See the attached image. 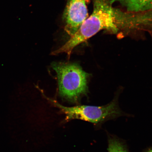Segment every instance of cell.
<instances>
[{"instance_id": "7", "label": "cell", "mask_w": 152, "mask_h": 152, "mask_svg": "<svg viewBox=\"0 0 152 152\" xmlns=\"http://www.w3.org/2000/svg\"><path fill=\"white\" fill-rule=\"evenodd\" d=\"M147 152H152V148L151 149H149Z\"/></svg>"}, {"instance_id": "1", "label": "cell", "mask_w": 152, "mask_h": 152, "mask_svg": "<svg viewBox=\"0 0 152 152\" xmlns=\"http://www.w3.org/2000/svg\"><path fill=\"white\" fill-rule=\"evenodd\" d=\"M118 14L104 0H94V11L91 16L85 20L65 44L52 52V54L65 53L70 57L76 47L100 30L106 29L116 33L121 23Z\"/></svg>"}, {"instance_id": "5", "label": "cell", "mask_w": 152, "mask_h": 152, "mask_svg": "<svg viewBox=\"0 0 152 152\" xmlns=\"http://www.w3.org/2000/svg\"><path fill=\"white\" fill-rule=\"evenodd\" d=\"M109 1L111 3L118 2L131 11H143L152 8V0H109Z\"/></svg>"}, {"instance_id": "3", "label": "cell", "mask_w": 152, "mask_h": 152, "mask_svg": "<svg viewBox=\"0 0 152 152\" xmlns=\"http://www.w3.org/2000/svg\"><path fill=\"white\" fill-rule=\"evenodd\" d=\"M45 97L66 115L65 121L78 119L97 124L116 118L122 114L115 99L102 106L80 105L67 107L61 105L56 100Z\"/></svg>"}, {"instance_id": "2", "label": "cell", "mask_w": 152, "mask_h": 152, "mask_svg": "<svg viewBox=\"0 0 152 152\" xmlns=\"http://www.w3.org/2000/svg\"><path fill=\"white\" fill-rule=\"evenodd\" d=\"M52 66L57 73L60 96L72 103H78L88 92V74L76 63L54 62Z\"/></svg>"}, {"instance_id": "4", "label": "cell", "mask_w": 152, "mask_h": 152, "mask_svg": "<svg viewBox=\"0 0 152 152\" xmlns=\"http://www.w3.org/2000/svg\"><path fill=\"white\" fill-rule=\"evenodd\" d=\"M88 0H68L64 10L63 19L64 29L72 37L88 18L87 3Z\"/></svg>"}, {"instance_id": "6", "label": "cell", "mask_w": 152, "mask_h": 152, "mask_svg": "<svg viewBox=\"0 0 152 152\" xmlns=\"http://www.w3.org/2000/svg\"><path fill=\"white\" fill-rule=\"evenodd\" d=\"M108 152H128L126 147L118 139L110 138L108 148Z\"/></svg>"}]
</instances>
